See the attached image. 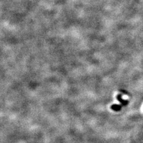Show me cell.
Wrapping results in <instances>:
<instances>
[{"label": "cell", "instance_id": "cell-1", "mask_svg": "<svg viewBox=\"0 0 143 143\" xmlns=\"http://www.w3.org/2000/svg\"><path fill=\"white\" fill-rule=\"evenodd\" d=\"M118 100L119 101H120V102L122 103L123 105H126V104H127L128 103V101H125L124 100H122V98H121V95H118Z\"/></svg>", "mask_w": 143, "mask_h": 143}, {"label": "cell", "instance_id": "cell-2", "mask_svg": "<svg viewBox=\"0 0 143 143\" xmlns=\"http://www.w3.org/2000/svg\"><path fill=\"white\" fill-rule=\"evenodd\" d=\"M112 108L115 110H120V108H121V107H120V106H119V105H115V106L114 105L112 107Z\"/></svg>", "mask_w": 143, "mask_h": 143}]
</instances>
